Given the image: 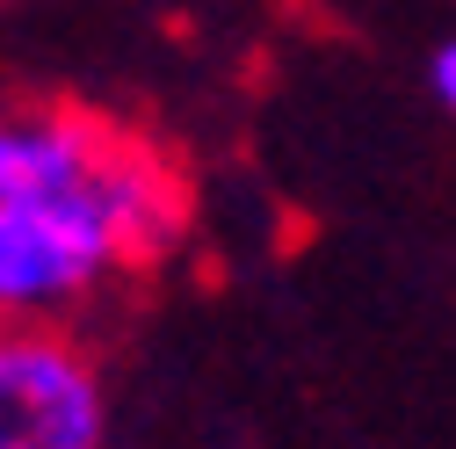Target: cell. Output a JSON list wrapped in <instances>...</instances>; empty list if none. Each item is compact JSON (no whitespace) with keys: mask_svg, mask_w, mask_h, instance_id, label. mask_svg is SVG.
Returning a JSON list of instances; mask_svg holds the SVG:
<instances>
[{"mask_svg":"<svg viewBox=\"0 0 456 449\" xmlns=\"http://www.w3.org/2000/svg\"><path fill=\"white\" fill-rule=\"evenodd\" d=\"M0 449H59V442H37V435H8V428H0Z\"/></svg>","mask_w":456,"mask_h":449,"instance_id":"5","label":"cell"},{"mask_svg":"<svg viewBox=\"0 0 456 449\" xmlns=\"http://www.w3.org/2000/svg\"><path fill=\"white\" fill-rule=\"evenodd\" d=\"M109 261H124V247L102 189V152L80 182L0 196V305L8 312H51L80 298Z\"/></svg>","mask_w":456,"mask_h":449,"instance_id":"1","label":"cell"},{"mask_svg":"<svg viewBox=\"0 0 456 449\" xmlns=\"http://www.w3.org/2000/svg\"><path fill=\"white\" fill-rule=\"evenodd\" d=\"M435 94H442V109L456 117V44H449V51H435Z\"/></svg>","mask_w":456,"mask_h":449,"instance_id":"4","label":"cell"},{"mask_svg":"<svg viewBox=\"0 0 456 449\" xmlns=\"http://www.w3.org/2000/svg\"><path fill=\"white\" fill-rule=\"evenodd\" d=\"M0 428L59 449H102V384L66 333L15 326L0 341Z\"/></svg>","mask_w":456,"mask_h":449,"instance_id":"2","label":"cell"},{"mask_svg":"<svg viewBox=\"0 0 456 449\" xmlns=\"http://www.w3.org/2000/svg\"><path fill=\"white\" fill-rule=\"evenodd\" d=\"M102 189H109V210H117V247L131 268L159 261L167 247L182 240L189 224V189L182 175L159 159V145L145 138H124L117 124L102 131Z\"/></svg>","mask_w":456,"mask_h":449,"instance_id":"3","label":"cell"}]
</instances>
